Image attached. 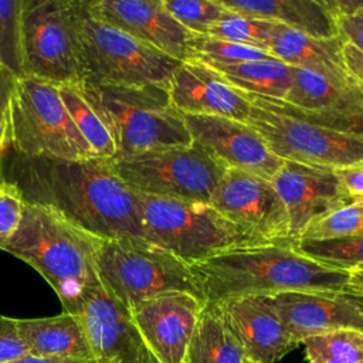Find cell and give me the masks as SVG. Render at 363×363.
Wrapping results in <instances>:
<instances>
[{
    "label": "cell",
    "mask_w": 363,
    "mask_h": 363,
    "mask_svg": "<svg viewBox=\"0 0 363 363\" xmlns=\"http://www.w3.org/2000/svg\"><path fill=\"white\" fill-rule=\"evenodd\" d=\"M4 179L26 201L50 207L101 238H145L139 196L118 176L112 160L23 156L9 149Z\"/></svg>",
    "instance_id": "cell-1"
},
{
    "label": "cell",
    "mask_w": 363,
    "mask_h": 363,
    "mask_svg": "<svg viewBox=\"0 0 363 363\" xmlns=\"http://www.w3.org/2000/svg\"><path fill=\"white\" fill-rule=\"evenodd\" d=\"M206 302L281 292H346L350 271L322 265L289 244L224 251L191 265Z\"/></svg>",
    "instance_id": "cell-2"
},
{
    "label": "cell",
    "mask_w": 363,
    "mask_h": 363,
    "mask_svg": "<svg viewBox=\"0 0 363 363\" xmlns=\"http://www.w3.org/2000/svg\"><path fill=\"white\" fill-rule=\"evenodd\" d=\"M104 240L50 207L24 200L20 225L0 250L31 265L60 298L62 312L75 315L85 295L101 285Z\"/></svg>",
    "instance_id": "cell-3"
},
{
    "label": "cell",
    "mask_w": 363,
    "mask_h": 363,
    "mask_svg": "<svg viewBox=\"0 0 363 363\" xmlns=\"http://www.w3.org/2000/svg\"><path fill=\"white\" fill-rule=\"evenodd\" d=\"M75 85L108 128L116 149L113 160L191 143L184 116L173 106L166 88L88 81Z\"/></svg>",
    "instance_id": "cell-4"
},
{
    "label": "cell",
    "mask_w": 363,
    "mask_h": 363,
    "mask_svg": "<svg viewBox=\"0 0 363 363\" xmlns=\"http://www.w3.org/2000/svg\"><path fill=\"white\" fill-rule=\"evenodd\" d=\"M77 47L82 81L169 88L180 61L92 17L84 0L77 3Z\"/></svg>",
    "instance_id": "cell-5"
},
{
    "label": "cell",
    "mask_w": 363,
    "mask_h": 363,
    "mask_svg": "<svg viewBox=\"0 0 363 363\" xmlns=\"http://www.w3.org/2000/svg\"><path fill=\"white\" fill-rule=\"evenodd\" d=\"M145 238L187 265L228 250L262 244L206 201L139 194Z\"/></svg>",
    "instance_id": "cell-6"
},
{
    "label": "cell",
    "mask_w": 363,
    "mask_h": 363,
    "mask_svg": "<svg viewBox=\"0 0 363 363\" xmlns=\"http://www.w3.org/2000/svg\"><path fill=\"white\" fill-rule=\"evenodd\" d=\"M98 274L102 285L129 311L143 301L172 292L204 301L191 267L146 238L104 240L98 252Z\"/></svg>",
    "instance_id": "cell-7"
},
{
    "label": "cell",
    "mask_w": 363,
    "mask_h": 363,
    "mask_svg": "<svg viewBox=\"0 0 363 363\" xmlns=\"http://www.w3.org/2000/svg\"><path fill=\"white\" fill-rule=\"evenodd\" d=\"M10 149L23 156L64 160L96 157L68 115L60 86L34 77L17 78Z\"/></svg>",
    "instance_id": "cell-8"
},
{
    "label": "cell",
    "mask_w": 363,
    "mask_h": 363,
    "mask_svg": "<svg viewBox=\"0 0 363 363\" xmlns=\"http://www.w3.org/2000/svg\"><path fill=\"white\" fill-rule=\"evenodd\" d=\"M112 163L118 176L139 194L206 203H210L227 170L193 142L149 150Z\"/></svg>",
    "instance_id": "cell-9"
},
{
    "label": "cell",
    "mask_w": 363,
    "mask_h": 363,
    "mask_svg": "<svg viewBox=\"0 0 363 363\" xmlns=\"http://www.w3.org/2000/svg\"><path fill=\"white\" fill-rule=\"evenodd\" d=\"M77 3L78 0H23L24 77L55 85L82 81L77 47Z\"/></svg>",
    "instance_id": "cell-10"
},
{
    "label": "cell",
    "mask_w": 363,
    "mask_h": 363,
    "mask_svg": "<svg viewBox=\"0 0 363 363\" xmlns=\"http://www.w3.org/2000/svg\"><path fill=\"white\" fill-rule=\"evenodd\" d=\"M251 104L247 125L282 160L337 169L363 163V138L318 126Z\"/></svg>",
    "instance_id": "cell-11"
},
{
    "label": "cell",
    "mask_w": 363,
    "mask_h": 363,
    "mask_svg": "<svg viewBox=\"0 0 363 363\" xmlns=\"http://www.w3.org/2000/svg\"><path fill=\"white\" fill-rule=\"evenodd\" d=\"M210 204L262 244L295 242L285 206L268 179L227 169Z\"/></svg>",
    "instance_id": "cell-12"
},
{
    "label": "cell",
    "mask_w": 363,
    "mask_h": 363,
    "mask_svg": "<svg viewBox=\"0 0 363 363\" xmlns=\"http://www.w3.org/2000/svg\"><path fill=\"white\" fill-rule=\"evenodd\" d=\"M96 363H156L145 347L130 311L101 282L75 315Z\"/></svg>",
    "instance_id": "cell-13"
},
{
    "label": "cell",
    "mask_w": 363,
    "mask_h": 363,
    "mask_svg": "<svg viewBox=\"0 0 363 363\" xmlns=\"http://www.w3.org/2000/svg\"><path fill=\"white\" fill-rule=\"evenodd\" d=\"M88 13L139 41L184 62L194 58L197 34L183 27L163 0H84Z\"/></svg>",
    "instance_id": "cell-14"
},
{
    "label": "cell",
    "mask_w": 363,
    "mask_h": 363,
    "mask_svg": "<svg viewBox=\"0 0 363 363\" xmlns=\"http://www.w3.org/2000/svg\"><path fill=\"white\" fill-rule=\"evenodd\" d=\"M204 301L183 292L163 294L130 309L132 319L156 363H186Z\"/></svg>",
    "instance_id": "cell-15"
},
{
    "label": "cell",
    "mask_w": 363,
    "mask_h": 363,
    "mask_svg": "<svg viewBox=\"0 0 363 363\" xmlns=\"http://www.w3.org/2000/svg\"><path fill=\"white\" fill-rule=\"evenodd\" d=\"M191 142L225 169H237L271 180L284 164L250 125L221 116L183 115Z\"/></svg>",
    "instance_id": "cell-16"
},
{
    "label": "cell",
    "mask_w": 363,
    "mask_h": 363,
    "mask_svg": "<svg viewBox=\"0 0 363 363\" xmlns=\"http://www.w3.org/2000/svg\"><path fill=\"white\" fill-rule=\"evenodd\" d=\"M271 183L285 206L295 242L313 221L350 201L328 167L284 160Z\"/></svg>",
    "instance_id": "cell-17"
},
{
    "label": "cell",
    "mask_w": 363,
    "mask_h": 363,
    "mask_svg": "<svg viewBox=\"0 0 363 363\" xmlns=\"http://www.w3.org/2000/svg\"><path fill=\"white\" fill-rule=\"evenodd\" d=\"M173 106L182 115L221 116L247 123L251 104L210 65L190 60L174 71L167 88Z\"/></svg>",
    "instance_id": "cell-18"
},
{
    "label": "cell",
    "mask_w": 363,
    "mask_h": 363,
    "mask_svg": "<svg viewBox=\"0 0 363 363\" xmlns=\"http://www.w3.org/2000/svg\"><path fill=\"white\" fill-rule=\"evenodd\" d=\"M247 360L277 363L298 345L291 339L269 296L251 295L217 303Z\"/></svg>",
    "instance_id": "cell-19"
},
{
    "label": "cell",
    "mask_w": 363,
    "mask_h": 363,
    "mask_svg": "<svg viewBox=\"0 0 363 363\" xmlns=\"http://www.w3.org/2000/svg\"><path fill=\"white\" fill-rule=\"evenodd\" d=\"M269 299L296 345L339 329L363 330V315L345 292L291 291L269 295Z\"/></svg>",
    "instance_id": "cell-20"
},
{
    "label": "cell",
    "mask_w": 363,
    "mask_h": 363,
    "mask_svg": "<svg viewBox=\"0 0 363 363\" xmlns=\"http://www.w3.org/2000/svg\"><path fill=\"white\" fill-rule=\"evenodd\" d=\"M343 38H313L294 28L277 24L272 30L269 54L289 67L316 71L347 86L350 79L342 60Z\"/></svg>",
    "instance_id": "cell-21"
},
{
    "label": "cell",
    "mask_w": 363,
    "mask_h": 363,
    "mask_svg": "<svg viewBox=\"0 0 363 363\" xmlns=\"http://www.w3.org/2000/svg\"><path fill=\"white\" fill-rule=\"evenodd\" d=\"M237 14L268 20L313 38L339 37L336 20L322 0H220Z\"/></svg>",
    "instance_id": "cell-22"
},
{
    "label": "cell",
    "mask_w": 363,
    "mask_h": 363,
    "mask_svg": "<svg viewBox=\"0 0 363 363\" xmlns=\"http://www.w3.org/2000/svg\"><path fill=\"white\" fill-rule=\"evenodd\" d=\"M16 320L31 354L52 359L95 360L77 316L61 312L55 316L16 318Z\"/></svg>",
    "instance_id": "cell-23"
},
{
    "label": "cell",
    "mask_w": 363,
    "mask_h": 363,
    "mask_svg": "<svg viewBox=\"0 0 363 363\" xmlns=\"http://www.w3.org/2000/svg\"><path fill=\"white\" fill-rule=\"evenodd\" d=\"M244 94V92H242ZM245 98L257 105L265 106L275 112L337 130L342 133H349L363 138V86L350 81L343 89L337 101L322 111H303L295 108L284 101L268 99L264 96H257L251 94H244Z\"/></svg>",
    "instance_id": "cell-24"
},
{
    "label": "cell",
    "mask_w": 363,
    "mask_h": 363,
    "mask_svg": "<svg viewBox=\"0 0 363 363\" xmlns=\"http://www.w3.org/2000/svg\"><path fill=\"white\" fill-rule=\"evenodd\" d=\"M238 339L217 303L206 302L190 340L186 363H245Z\"/></svg>",
    "instance_id": "cell-25"
},
{
    "label": "cell",
    "mask_w": 363,
    "mask_h": 363,
    "mask_svg": "<svg viewBox=\"0 0 363 363\" xmlns=\"http://www.w3.org/2000/svg\"><path fill=\"white\" fill-rule=\"evenodd\" d=\"M210 67L235 89L268 99L284 101L291 85V67L274 57Z\"/></svg>",
    "instance_id": "cell-26"
},
{
    "label": "cell",
    "mask_w": 363,
    "mask_h": 363,
    "mask_svg": "<svg viewBox=\"0 0 363 363\" xmlns=\"http://www.w3.org/2000/svg\"><path fill=\"white\" fill-rule=\"evenodd\" d=\"M58 86L61 99L68 111V115L71 116L78 132L92 149L94 155L99 159L113 160L116 156V149L111 133L102 119L86 102L79 88L72 84Z\"/></svg>",
    "instance_id": "cell-27"
},
{
    "label": "cell",
    "mask_w": 363,
    "mask_h": 363,
    "mask_svg": "<svg viewBox=\"0 0 363 363\" xmlns=\"http://www.w3.org/2000/svg\"><path fill=\"white\" fill-rule=\"evenodd\" d=\"M345 88L316 71L291 67V85L284 102L303 111H322L332 106Z\"/></svg>",
    "instance_id": "cell-28"
},
{
    "label": "cell",
    "mask_w": 363,
    "mask_h": 363,
    "mask_svg": "<svg viewBox=\"0 0 363 363\" xmlns=\"http://www.w3.org/2000/svg\"><path fill=\"white\" fill-rule=\"evenodd\" d=\"M308 363H363V330L339 329L302 342Z\"/></svg>",
    "instance_id": "cell-29"
},
{
    "label": "cell",
    "mask_w": 363,
    "mask_h": 363,
    "mask_svg": "<svg viewBox=\"0 0 363 363\" xmlns=\"http://www.w3.org/2000/svg\"><path fill=\"white\" fill-rule=\"evenodd\" d=\"M295 248L305 257L336 269H363V237L301 240Z\"/></svg>",
    "instance_id": "cell-30"
},
{
    "label": "cell",
    "mask_w": 363,
    "mask_h": 363,
    "mask_svg": "<svg viewBox=\"0 0 363 363\" xmlns=\"http://www.w3.org/2000/svg\"><path fill=\"white\" fill-rule=\"evenodd\" d=\"M23 0H0V65L24 77Z\"/></svg>",
    "instance_id": "cell-31"
},
{
    "label": "cell",
    "mask_w": 363,
    "mask_h": 363,
    "mask_svg": "<svg viewBox=\"0 0 363 363\" xmlns=\"http://www.w3.org/2000/svg\"><path fill=\"white\" fill-rule=\"evenodd\" d=\"M274 26L275 23L272 21L245 17L228 10V13L217 24L208 28L204 35L268 51Z\"/></svg>",
    "instance_id": "cell-32"
},
{
    "label": "cell",
    "mask_w": 363,
    "mask_h": 363,
    "mask_svg": "<svg viewBox=\"0 0 363 363\" xmlns=\"http://www.w3.org/2000/svg\"><path fill=\"white\" fill-rule=\"evenodd\" d=\"M347 237H363V199L349 201L318 218L301 234L298 241Z\"/></svg>",
    "instance_id": "cell-33"
},
{
    "label": "cell",
    "mask_w": 363,
    "mask_h": 363,
    "mask_svg": "<svg viewBox=\"0 0 363 363\" xmlns=\"http://www.w3.org/2000/svg\"><path fill=\"white\" fill-rule=\"evenodd\" d=\"M193 51L194 58L207 65H228L272 57L265 50L208 35H197L193 44Z\"/></svg>",
    "instance_id": "cell-34"
},
{
    "label": "cell",
    "mask_w": 363,
    "mask_h": 363,
    "mask_svg": "<svg viewBox=\"0 0 363 363\" xmlns=\"http://www.w3.org/2000/svg\"><path fill=\"white\" fill-rule=\"evenodd\" d=\"M166 10L189 31L204 35L228 10L217 0H163Z\"/></svg>",
    "instance_id": "cell-35"
},
{
    "label": "cell",
    "mask_w": 363,
    "mask_h": 363,
    "mask_svg": "<svg viewBox=\"0 0 363 363\" xmlns=\"http://www.w3.org/2000/svg\"><path fill=\"white\" fill-rule=\"evenodd\" d=\"M24 208V199L16 184L4 179L0 183V245L18 228Z\"/></svg>",
    "instance_id": "cell-36"
},
{
    "label": "cell",
    "mask_w": 363,
    "mask_h": 363,
    "mask_svg": "<svg viewBox=\"0 0 363 363\" xmlns=\"http://www.w3.org/2000/svg\"><path fill=\"white\" fill-rule=\"evenodd\" d=\"M17 78L10 69L0 65V150L11 147V102Z\"/></svg>",
    "instance_id": "cell-37"
},
{
    "label": "cell",
    "mask_w": 363,
    "mask_h": 363,
    "mask_svg": "<svg viewBox=\"0 0 363 363\" xmlns=\"http://www.w3.org/2000/svg\"><path fill=\"white\" fill-rule=\"evenodd\" d=\"M28 353L30 349L18 332L16 318L0 315V363H10Z\"/></svg>",
    "instance_id": "cell-38"
},
{
    "label": "cell",
    "mask_w": 363,
    "mask_h": 363,
    "mask_svg": "<svg viewBox=\"0 0 363 363\" xmlns=\"http://www.w3.org/2000/svg\"><path fill=\"white\" fill-rule=\"evenodd\" d=\"M333 173L350 201L363 199V163L337 167Z\"/></svg>",
    "instance_id": "cell-39"
},
{
    "label": "cell",
    "mask_w": 363,
    "mask_h": 363,
    "mask_svg": "<svg viewBox=\"0 0 363 363\" xmlns=\"http://www.w3.org/2000/svg\"><path fill=\"white\" fill-rule=\"evenodd\" d=\"M339 35L363 52V9L336 20Z\"/></svg>",
    "instance_id": "cell-40"
},
{
    "label": "cell",
    "mask_w": 363,
    "mask_h": 363,
    "mask_svg": "<svg viewBox=\"0 0 363 363\" xmlns=\"http://www.w3.org/2000/svg\"><path fill=\"white\" fill-rule=\"evenodd\" d=\"M342 60L349 79L363 86V52L353 44L343 41Z\"/></svg>",
    "instance_id": "cell-41"
},
{
    "label": "cell",
    "mask_w": 363,
    "mask_h": 363,
    "mask_svg": "<svg viewBox=\"0 0 363 363\" xmlns=\"http://www.w3.org/2000/svg\"><path fill=\"white\" fill-rule=\"evenodd\" d=\"M335 20L363 9V0H322Z\"/></svg>",
    "instance_id": "cell-42"
},
{
    "label": "cell",
    "mask_w": 363,
    "mask_h": 363,
    "mask_svg": "<svg viewBox=\"0 0 363 363\" xmlns=\"http://www.w3.org/2000/svg\"><path fill=\"white\" fill-rule=\"evenodd\" d=\"M10 363H96V360H74V359H52V357H41L35 354H24L20 359H16Z\"/></svg>",
    "instance_id": "cell-43"
},
{
    "label": "cell",
    "mask_w": 363,
    "mask_h": 363,
    "mask_svg": "<svg viewBox=\"0 0 363 363\" xmlns=\"http://www.w3.org/2000/svg\"><path fill=\"white\" fill-rule=\"evenodd\" d=\"M346 292L363 295V271L362 269L350 271V278L346 286Z\"/></svg>",
    "instance_id": "cell-44"
},
{
    "label": "cell",
    "mask_w": 363,
    "mask_h": 363,
    "mask_svg": "<svg viewBox=\"0 0 363 363\" xmlns=\"http://www.w3.org/2000/svg\"><path fill=\"white\" fill-rule=\"evenodd\" d=\"M345 296H346V298H347V301H350V302H352V303L359 309V312L363 315V295L345 292Z\"/></svg>",
    "instance_id": "cell-45"
},
{
    "label": "cell",
    "mask_w": 363,
    "mask_h": 363,
    "mask_svg": "<svg viewBox=\"0 0 363 363\" xmlns=\"http://www.w3.org/2000/svg\"><path fill=\"white\" fill-rule=\"evenodd\" d=\"M4 156L6 153L0 150V183L4 182Z\"/></svg>",
    "instance_id": "cell-46"
},
{
    "label": "cell",
    "mask_w": 363,
    "mask_h": 363,
    "mask_svg": "<svg viewBox=\"0 0 363 363\" xmlns=\"http://www.w3.org/2000/svg\"><path fill=\"white\" fill-rule=\"evenodd\" d=\"M245 363H254V362H251V360H245Z\"/></svg>",
    "instance_id": "cell-47"
},
{
    "label": "cell",
    "mask_w": 363,
    "mask_h": 363,
    "mask_svg": "<svg viewBox=\"0 0 363 363\" xmlns=\"http://www.w3.org/2000/svg\"><path fill=\"white\" fill-rule=\"evenodd\" d=\"M362 271H363V269H362Z\"/></svg>",
    "instance_id": "cell-48"
}]
</instances>
